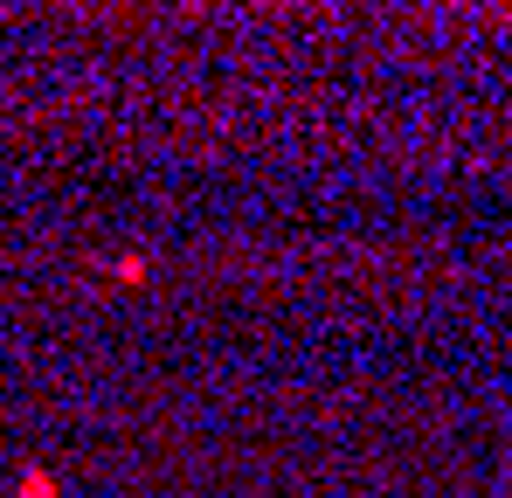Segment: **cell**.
Here are the masks:
<instances>
[{"instance_id":"cell-1","label":"cell","mask_w":512,"mask_h":498,"mask_svg":"<svg viewBox=\"0 0 512 498\" xmlns=\"http://www.w3.org/2000/svg\"><path fill=\"white\" fill-rule=\"evenodd\" d=\"M28 498H56V492H49V478H42V485H28Z\"/></svg>"}]
</instances>
